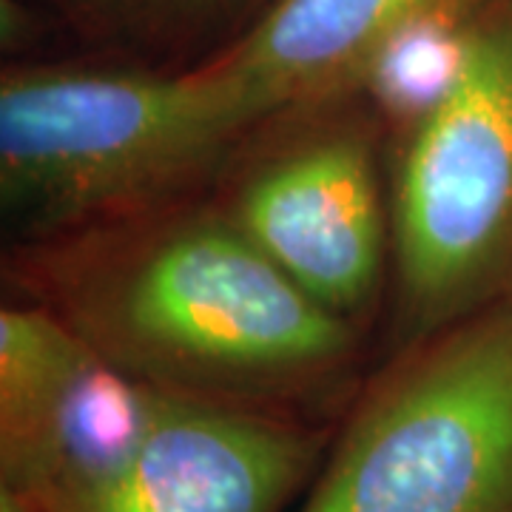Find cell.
Instances as JSON below:
<instances>
[{
	"instance_id": "6da1fadb",
	"label": "cell",
	"mask_w": 512,
	"mask_h": 512,
	"mask_svg": "<svg viewBox=\"0 0 512 512\" xmlns=\"http://www.w3.org/2000/svg\"><path fill=\"white\" fill-rule=\"evenodd\" d=\"M6 282L163 393L330 421L362 384L365 330L282 274L202 191L18 239Z\"/></svg>"
},
{
	"instance_id": "7a4b0ae2",
	"label": "cell",
	"mask_w": 512,
	"mask_h": 512,
	"mask_svg": "<svg viewBox=\"0 0 512 512\" xmlns=\"http://www.w3.org/2000/svg\"><path fill=\"white\" fill-rule=\"evenodd\" d=\"M254 126L191 66H15L0 80V194L18 239L208 188Z\"/></svg>"
},
{
	"instance_id": "3957f363",
	"label": "cell",
	"mask_w": 512,
	"mask_h": 512,
	"mask_svg": "<svg viewBox=\"0 0 512 512\" xmlns=\"http://www.w3.org/2000/svg\"><path fill=\"white\" fill-rule=\"evenodd\" d=\"M393 350L512 302V0H484L444 92L393 140Z\"/></svg>"
},
{
	"instance_id": "277c9868",
	"label": "cell",
	"mask_w": 512,
	"mask_h": 512,
	"mask_svg": "<svg viewBox=\"0 0 512 512\" xmlns=\"http://www.w3.org/2000/svg\"><path fill=\"white\" fill-rule=\"evenodd\" d=\"M299 512H512V302L393 350Z\"/></svg>"
},
{
	"instance_id": "5b68a950",
	"label": "cell",
	"mask_w": 512,
	"mask_h": 512,
	"mask_svg": "<svg viewBox=\"0 0 512 512\" xmlns=\"http://www.w3.org/2000/svg\"><path fill=\"white\" fill-rule=\"evenodd\" d=\"M384 140L362 94L333 97L259 123L202 191L282 274L362 330L393 268Z\"/></svg>"
},
{
	"instance_id": "8992f818",
	"label": "cell",
	"mask_w": 512,
	"mask_h": 512,
	"mask_svg": "<svg viewBox=\"0 0 512 512\" xmlns=\"http://www.w3.org/2000/svg\"><path fill=\"white\" fill-rule=\"evenodd\" d=\"M165 393L29 302L0 311V490L57 512L120 470Z\"/></svg>"
},
{
	"instance_id": "52a82bcc",
	"label": "cell",
	"mask_w": 512,
	"mask_h": 512,
	"mask_svg": "<svg viewBox=\"0 0 512 512\" xmlns=\"http://www.w3.org/2000/svg\"><path fill=\"white\" fill-rule=\"evenodd\" d=\"M330 439L328 421L165 393L126 464L57 512H279Z\"/></svg>"
},
{
	"instance_id": "ba28073f",
	"label": "cell",
	"mask_w": 512,
	"mask_h": 512,
	"mask_svg": "<svg viewBox=\"0 0 512 512\" xmlns=\"http://www.w3.org/2000/svg\"><path fill=\"white\" fill-rule=\"evenodd\" d=\"M464 3L473 0H271L245 35L197 66L256 128L356 94L404 29Z\"/></svg>"
},
{
	"instance_id": "9c48e42d",
	"label": "cell",
	"mask_w": 512,
	"mask_h": 512,
	"mask_svg": "<svg viewBox=\"0 0 512 512\" xmlns=\"http://www.w3.org/2000/svg\"><path fill=\"white\" fill-rule=\"evenodd\" d=\"M74 9L97 20H111L123 26H143L148 32L211 20L214 15L234 12L254 0H66Z\"/></svg>"
},
{
	"instance_id": "30bf717a",
	"label": "cell",
	"mask_w": 512,
	"mask_h": 512,
	"mask_svg": "<svg viewBox=\"0 0 512 512\" xmlns=\"http://www.w3.org/2000/svg\"><path fill=\"white\" fill-rule=\"evenodd\" d=\"M0 512H32L23 501H18L12 493H3L0 490Z\"/></svg>"
}]
</instances>
